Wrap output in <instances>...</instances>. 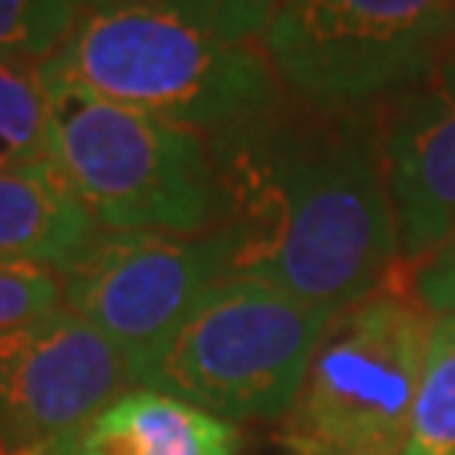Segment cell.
Returning <instances> with one entry per match:
<instances>
[{"mask_svg":"<svg viewBox=\"0 0 455 455\" xmlns=\"http://www.w3.org/2000/svg\"><path fill=\"white\" fill-rule=\"evenodd\" d=\"M331 317L263 280L227 276L152 361L139 388L169 391L233 425L280 422Z\"/></svg>","mask_w":455,"mask_h":455,"instance_id":"obj_5","label":"cell"},{"mask_svg":"<svg viewBox=\"0 0 455 455\" xmlns=\"http://www.w3.org/2000/svg\"><path fill=\"white\" fill-rule=\"evenodd\" d=\"M54 163L44 65L0 58V172Z\"/></svg>","mask_w":455,"mask_h":455,"instance_id":"obj_12","label":"cell"},{"mask_svg":"<svg viewBox=\"0 0 455 455\" xmlns=\"http://www.w3.org/2000/svg\"><path fill=\"white\" fill-rule=\"evenodd\" d=\"M243 435L169 391L129 388L105 405L68 455H240Z\"/></svg>","mask_w":455,"mask_h":455,"instance_id":"obj_10","label":"cell"},{"mask_svg":"<svg viewBox=\"0 0 455 455\" xmlns=\"http://www.w3.org/2000/svg\"><path fill=\"white\" fill-rule=\"evenodd\" d=\"M65 304V280L54 267L0 263V334L17 331Z\"/></svg>","mask_w":455,"mask_h":455,"instance_id":"obj_15","label":"cell"},{"mask_svg":"<svg viewBox=\"0 0 455 455\" xmlns=\"http://www.w3.org/2000/svg\"><path fill=\"white\" fill-rule=\"evenodd\" d=\"M405 455H455V314H439L428 334Z\"/></svg>","mask_w":455,"mask_h":455,"instance_id":"obj_13","label":"cell"},{"mask_svg":"<svg viewBox=\"0 0 455 455\" xmlns=\"http://www.w3.org/2000/svg\"><path fill=\"white\" fill-rule=\"evenodd\" d=\"M95 233V216L54 163L0 172V263L61 270Z\"/></svg>","mask_w":455,"mask_h":455,"instance_id":"obj_11","label":"cell"},{"mask_svg":"<svg viewBox=\"0 0 455 455\" xmlns=\"http://www.w3.org/2000/svg\"><path fill=\"white\" fill-rule=\"evenodd\" d=\"M276 0H88L44 71L206 139L287 95L267 54Z\"/></svg>","mask_w":455,"mask_h":455,"instance_id":"obj_2","label":"cell"},{"mask_svg":"<svg viewBox=\"0 0 455 455\" xmlns=\"http://www.w3.org/2000/svg\"><path fill=\"white\" fill-rule=\"evenodd\" d=\"M405 283L428 314H455V233L425 260L405 267Z\"/></svg>","mask_w":455,"mask_h":455,"instance_id":"obj_16","label":"cell"},{"mask_svg":"<svg viewBox=\"0 0 455 455\" xmlns=\"http://www.w3.org/2000/svg\"><path fill=\"white\" fill-rule=\"evenodd\" d=\"M455 44V0H276L267 54L283 92L324 112H378Z\"/></svg>","mask_w":455,"mask_h":455,"instance_id":"obj_6","label":"cell"},{"mask_svg":"<svg viewBox=\"0 0 455 455\" xmlns=\"http://www.w3.org/2000/svg\"><path fill=\"white\" fill-rule=\"evenodd\" d=\"M58 274L65 280V307L112 344L132 388H139L203 297L233 276V236L227 227L206 233L98 229Z\"/></svg>","mask_w":455,"mask_h":455,"instance_id":"obj_7","label":"cell"},{"mask_svg":"<svg viewBox=\"0 0 455 455\" xmlns=\"http://www.w3.org/2000/svg\"><path fill=\"white\" fill-rule=\"evenodd\" d=\"M129 385L118 351L65 304L0 334V455H68Z\"/></svg>","mask_w":455,"mask_h":455,"instance_id":"obj_8","label":"cell"},{"mask_svg":"<svg viewBox=\"0 0 455 455\" xmlns=\"http://www.w3.org/2000/svg\"><path fill=\"white\" fill-rule=\"evenodd\" d=\"M88 0H0V58L44 65L65 48Z\"/></svg>","mask_w":455,"mask_h":455,"instance_id":"obj_14","label":"cell"},{"mask_svg":"<svg viewBox=\"0 0 455 455\" xmlns=\"http://www.w3.org/2000/svg\"><path fill=\"white\" fill-rule=\"evenodd\" d=\"M432 324L435 314L411 297L405 270L338 310L291 411L280 419V452L405 455Z\"/></svg>","mask_w":455,"mask_h":455,"instance_id":"obj_4","label":"cell"},{"mask_svg":"<svg viewBox=\"0 0 455 455\" xmlns=\"http://www.w3.org/2000/svg\"><path fill=\"white\" fill-rule=\"evenodd\" d=\"M210 148L233 276L338 314L405 270L378 112H324L283 95Z\"/></svg>","mask_w":455,"mask_h":455,"instance_id":"obj_1","label":"cell"},{"mask_svg":"<svg viewBox=\"0 0 455 455\" xmlns=\"http://www.w3.org/2000/svg\"><path fill=\"white\" fill-rule=\"evenodd\" d=\"M48 88L54 165L98 229L206 233L223 227L220 172L203 132L51 75Z\"/></svg>","mask_w":455,"mask_h":455,"instance_id":"obj_3","label":"cell"},{"mask_svg":"<svg viewBox=\"0 0 455 455\" xmlns=\"http://www.w3.org/2000/svg\"><path fill=\"white\" fill-rule=\"evenodd\" d=\"M378 122L402 263L411 267L455 233V44L381 105Z\"/></svg>","mask_w":455,"mask_h":455,"instance_id":"obj_9","label":"cell"}]
</instances>
